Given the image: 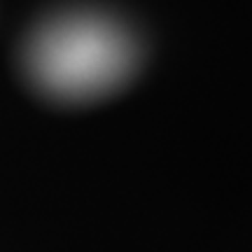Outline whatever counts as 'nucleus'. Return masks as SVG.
Returning a JSON list of instances; mask_svg holds the SVG:
<instances>
[{
  "label": "nucleus",
  "instance_id": "nucleus-1",
  "mask_svg": "<svg viewBox=\"0 0 252 252\" xmlns=\"http://www.w3.org/2000/svg\"><path fill=\"white\" fill-rule=\"evenodd\" d=\"M138 61L133 37L91 12L56 17L28 37L24 65L37 89L61 100H89L117 89Z\"/></svg>",
  "mask_w": 252,
  "mask_h": 252
}]
</instances>
